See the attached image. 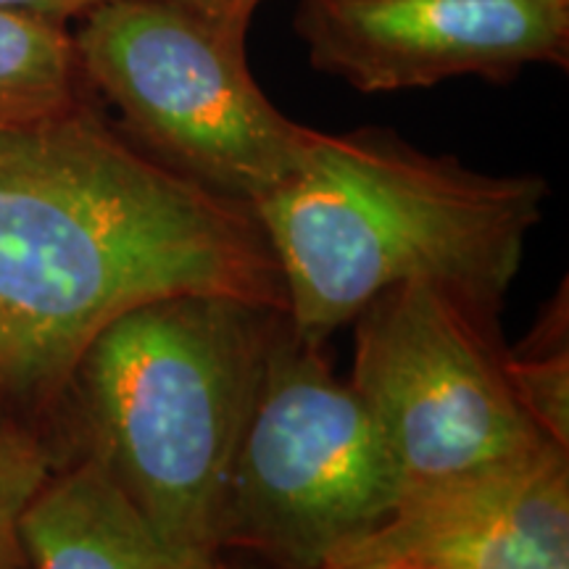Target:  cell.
<instances>
[{
  "instance_id": "1",
  "label": "cell",
  "mask_w": 569,
  "mask_h": 569,
  "mask_svg": "<svg viewBox=\"0 0 569 569\" xmlns=\"http://www.w3.org/2000/svg\"><path fill=\"white\" fill-rule=\"evenodd\" d=\"M182 293L284 311L248 206L163 167L90 101L0 122V411L48 432L98 332Z\"/></svg>"
},
{
  "instance_id": "2",
  "label": "cell",
  "mask_w": 569,
  "mask_h": 569,
  "mask_svg": "<svg viewBox=\"0 0 569 569\" xmlns=\"http://www.w3.org/2000/svg\"><path fill=\"white\" fill-rule=\"evenodd\" d=\"M549 182L488 174L382 127L311 130L290 177L251 206L296 336L327 346L377 296L432 282L501 311L543 219Z\"/></svg>"
},
{
  "instance_id": "3",
  "label": "cell",
  "mask_w": 569,
  "mask_h": 569,
  "mask_svg": "<svg viewBox=\"0 0 569 569\" xmlns=\"http://www.w3.org/2000/svg\"><path fill=\"white\" fill-rule=\"evenodd\" d=\"M282 317L246 298L182 293L113 319L61 398L63 459H92L169 543L219 557L227 482Z\"/></svg>"
},
{
  "instance_id": "4",
  "label": "cell",
  "mask_w": 569,
  "mask_h": 569,
  "mask_svg": "<svg viewBox=\"0 0 569 569\" xmlns=\"http://www.w3.org/2000/svg\"><path fill=\"white\" fill-rule=\"evenodd\" d=\"M71 38L124 132L190 182L251 209L301 161L311 130L253 80L246 32L167 0H106Z\"/></svg>"
},
{
  "instance_id": "5",
  "label": "cell",
  "mask_w": 569,
  "mask_h": 569,
  "mask_svg": "<svg viewBox=\"0 0 569 569\" xmlns=\"http://www.w3.org/2000/svg\"><path fill=\"white\" fill-rule=\"evenodd\" d=\"M403 480L327 346L277 327L227 482L219 546L274 569H322L388 519Z\"/></svg>"
},
{
  "instance_id": "6",
  "label": "cell",
  "mask_w": 569,
  "mask_h": 569,
  "mask_svg": "<svg viewBox=\"0 0 569 569\" xmlns=\"http://www.w3.org/2000/svg\"><path fill=\"white\" fill-rule=\"evenodd\" d=\"M351 325L348 386L375 419L403 490L551 440L511 388L493 311L440 284L403 282Z\"/></svg>"
},
{
  "instance_id": "7",
  "label": "cell",
  "mask_w": 569,
  "mask_h": 569,
  "mask_svg": "<svg viewBox=\"0 0 569 569\" xmlns=\"http://www.w3.org/2000/svg\"><path fill=\"white\" fill-rule=\"evenodd\" d=\"M296 30L311 67L359 92L569 61V0H301Z\"/></svg>"
},
{
  "instance_id": "8",
  "label": "cell",
  "mask_w": 569,
  "mask_h": 569,
  "mask_svg": "<svg viewBox=\"0 0 569 569\" xmlns=\"http://www.w3.org/2000/svg\"><path fill=\"white\" fill-rule=\"evenodd\" d=\"M569 569V448L403 490L382 525L322 569Z\"/></svg>"
},
{
  "instance_id": "9",
  "label": "cell",
  "mask_w": 569,
  "mask_h": 569,
  "mask_svg": "<svg viewBox=\"0 0 569 569\" xmlns=\"http://www.w3.org/2000/svg\"><path fill=\"white\" fill-rule=\"evenodd\" d=\"M32 569H217L169 543L92 459H63L21 519Z\"/></svg>"
},
{
  "instance_id": "10",
  "label": "cell",
  "mask_w": 569,
  "mask_h": 569,
  "mask_svg": "<svg viewBox=\"0 0 569 569\" xmlns=\"http://www.w3.org/2000/svg\"><path fill=\"white\" fill-rule=\"evenodd\" d=\"M88 96L67 24L0 9V122L51 117Z\"/></svg>"
},
{
  "instance_id": "11",
  "label": "cell",
  "mask_w": 569,
  "mask_h": 569,
  "mask_svg": "<svg viewBox=\"0 0 569 569\" xmlns=\"http://www.w3.org/2000/svg\"><path fill=\"white\" fill-rule=\"evenodd\" d=\"M511 388L540 430L569 448V303L567 282L515 348L507 346Z\"/></svg>"
},
{
  "instance_id": "12",
  "label": "cell",
  "mask_w": 569,
  "mask_h": 569,
  "mask_svg": "<svg viewBox=\"0 0 569 569\" xmlns=\"http://www.w3.org/2000/svg\"><path fill=\"white\" fill-rule=\"evenodd\" d=\"M59 465L48 432L0 411V569H32L21 519Z\"/></svg>"
},
{
  "instance_id": "13",
  "label": "cell",
  "mask_w": 569,
  "mask_h": 569,
  "mask_svg": "<svg viewBox=\"0 0 569 569\" xmlns=\"http://www.w3.org/2000/svg\"><path fill=\"white\" fill-rule=\"evenodd\" d=\"M167 3L180 6V9L196 13V17L227 27V30L248 34V24H251L256 6L261 0H167Z\"/></svg>"
},
{
  "instance_id": "14",
  "label": "cell",
  "mask_w": 569,
  "mask_h": 569,
  "mask_svg": "<svg viewBox=\"0 0 569 569\" xmlns=\"http://www.w3.org/2000/svg\"><path fill=\"white\" fill-rule=\"evenodd\" d=\"M101 3H106V0H0V9L34 13V17L67 24V21L84 17V13Z\"/></svg>"
},
{
  "instance_id": "15",
  "label": "cell",
  "mask_w": 569,
  "mask_h": 569,
  "mask_svg": "<svg viewBox=\"0 0 569 569\" xmlns=\"http://www.w3.org/2000/svg\"><path fill=\"white\" fill-rule=\"evenodd\" d=\"M217 569H274V567L267 565V561L256 559V557H248V553L227 551L219 557Z\"/></svg>"
},
{
  "instance_id": "16",
  "label": "cell",
  "mask_w": 569,
  "mask_h": 569,
  "mask_svg": "<svg viewBox=\"0 0 569 569\" xmlns=\"http://www.w3.org/2000/svg\"><path fill=\"white\" fill-rule=\"evenodd\" d=\"M380 569H390V567H380Z\"/></svg>"
}]
</instances>
